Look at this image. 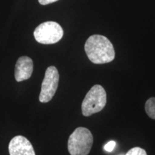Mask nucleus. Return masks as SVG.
I'll return each instance as SVG.
<instances>
[{"mask_svg": "<svg viewBox=\"0 0 155 155\" xmlns=\"http://www.w3.org/2000/svg\"><path fill=\"white\" fill-rule=\"evenodd\" d=\"M126 155H147L146 151L140 147H134L127 153Z\"/></svg>", "mask_w": 155, "mask_h": 155, "instance_id": "1a4fd4ad", "label": "nucleus"}, {"mask_svg": "<svg viewBox=\"0 0 155 155\" xmlns=\"http://www.w3.org/2000/svg\"><path fill=\"white\" fill-rule=\"evenodd\" d=\"M57 1H58V0H38L39 3L42 5H50V4L55 2Z\"/></svg>", "mask_w": 155, "mask_h": 155, "instance_id": "9b49d317", "label": "nucleus"}, {"mask_svg": "<svg viewBox=\"0 0 155 155\" xmlns=\"http://www.w3.org/2000/svg\"><path fill=\"white\" fill-rule=\"evenodd\" d=\"M9 155H35L34 148L28 139L19 135L11 139L9 144Z\"/></svg>", "mask_w": 155, "mask_h": 155, "instance_id": "423d86ee", "label": "nucleus"}, {"mask_svg": "<svg viewBox=\"0 0 155 155\" xmlns=\"http://www.w3.org/2000/svg\"><path fill=\"white\" fill-rule=\"evenodd\" d=\"M85 51L88 59L94 64H104L113 61L115 50L108 39L104 35L90 36L85 43Z\"/></svg>", "mask_w": 155, "mask_h": 155, "instance_id": "f257e3e1", "label": "nucleus"}, {"mask_svg": "<svg viewBox=\"0 0 155 155\" xmlns=\"http://www.w3.org/2000/svg\"><path fill=\"white\" fill-rule=\"evenodd\" d=\"M145 111L150 118L155 120V98H149L145 104Z\"/></svg>", "mask_w": 155, "mask_h": 155, "instance_id": "6e6552de", "label": "nucleus"}, {"mask_svg": "<svg viewBox=\"0 0 155 155\" xmlns=\"http://www.w3.org/2000/svg\"><path fill=\"white\" fill-rule=\"evenodd\" d=\"M33 72V61L28 56H22L17 60L15 70V78L17 82L30 78Z\"/></svg>", "mask_w": 155, "mask_h": 155, "instance_id": "0eeeda50", "label": "nucleus"}, {"mask_svg": "<svg viewBox=\"0 0 155 155\" xmlns=\"http://www.w3.org/2000/svg\"><path fill=\"white\" fill-rule=\"evenodd\" d=\"M59 73L55 66L48 67L41 86L39 100L41 103H48L52 100L58 89Z\"/></svg>", "mask_w": 155, "mask_h": 155, "instance_id": "39448f33", "label": "nucleus"}, {"mask_svg": "<svg viewBox=\"0 0 155 155\" xmlns=\"http://www.w3.org/2000/svg\"><path fill=\"white\" fill-rule=\"evenodd\" d=\"M63 30L55 22H45L40 24L34 31L36 41L40 44L50 45L57 43L63 36Z\"/></svg>", "mask_w": 155, "mask_h": 155, "instance_id": "20e7f679", "label": "nucleus"}, {"mask_svg": "<svg viewBox=\"0 0 155 155\" xmlns=\"http://www.w3.org/2000/svg\"><path fill=\"white\" fill-rule=\"evenodd\" d=\"M94 137L90 130L78 127L70 136L68 150L71 155H88L92 148Z\"/></svg>", "mask_w": 155, "mask_h": 155, "instance_id": "f03ea898", "label": "nucleus"}, {"mask_svg": "<svg viewBox=\"0 0 155 155\" xmlns=\"http://www.w3.org/2000/svg\"><path fill=\"white\" fill-rule=\"evenodd\" d=\"M116 147V142L114 141H110L109 142H108L105 146H104V150L106 152H111L114 150V149Z\"/></svg>", "mask_w": 155, "mask_h": 155, "instance_id": "9d476101", "label": "nucleus"}, {"mask_svg": "<svg viewBox=\"0 0 155 155\" xmlns=\"http://www.w3.org/2000/svg\"><path fill=\"white\" fill-rule=\"evenodd\" d=\"M106 104V93L100 85H95L87 93L83 101L81 110L84 116H90L104 109Z\"/></svg>", "mask_w": 155, "mask_h": 155, "instance_id": "7ed1b4c3", "label": "nucleus"}]
</instances>
